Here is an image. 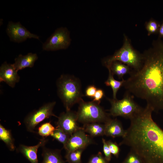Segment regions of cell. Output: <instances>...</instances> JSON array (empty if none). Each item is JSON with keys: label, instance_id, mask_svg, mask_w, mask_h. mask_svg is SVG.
I'll return each instance as SVG.
<instances>
[{"label": "cell", "instance_id": "ac0fdd59", "mask_svg": "<svg viewBox=\"0 0 163 163\" xmlns=\"http://www.w3.org/2000/svg\"><path fill=\"white\" fill-rule=\"evenodd\" d=\"M86 133L93 137L105 135V125L100 123H92L84 124L82 127Z\"/></svg>", "mask_w": 163, "mask_h": 163}, {"label": "cell", "instance_id": "cb8c5ba5", "mask_svg": "<svg viewBox=\"0 0 163 163\" xmlns=\"http://www.w3.org/2000/svg\"><path fill=\"white\" fill-rule=\"evenodd\" d=\"M160 24L156 20L151 19L145 24V27L149 36L158 33Z\"/></svg>", "mask_w": 163, "mask_h": 163}, {"label": "cell", "instance_id": "7c38bea8", "mask_svg": "<svg viewBox=\"0 0 163 163\" xmlns=\"http://www.w3.org/2000/svg\"><path fill=\"white\" fill-rule=\"evenodd\" d=\"M18 71L13 64H8L5 62L0 67V82H5L9 86L13 88L20 80Z\"/></svg>", "mask_w": 163, "mask_h": 163}, {"label": "cell", "instance_id": "8fae6325", "mask_svg": "<svg viewBox=\"0 0 163 163\" xmlns=\"http://www.w3.org/2000/svg\"><path fill=\"white\" fill-rule=\"evenodd\" d=\"M58 118L57 126L70 136L81 128L77 123L76 112L71 110L61 113Z\"/></svg>", "mask_w": 163, "mask_h": 163}, {"label": "cell", "instance_id": "4fadbf2b", "mask_svg": "<svg viewBox=\"0 0 163 163\" xmlns=\"http://www.w3.org/2000/svg\"><path fill=\"white\" fill-rule=\"evenodd\" d=\"M47 141V139L43 137L37 145L34 146H28L21 144L18 150L31 163H39L37 156L38 150L40 147H43Z\"/></svg>", "mask_w": 163, "mask_h": 163}, {"label": "cell", "instance_id": "603a6c76", "mask_svg": "<svg viewBox=\"0 0 163 163\" xmlns=\"http://www.w3.org/2000/svg\"><path fill=\"white\" fill-rule=\"evenodd\" d=\"M56 128L50 122H46L42 124L39 127L38 133L40 135L44 138L51 136Z\"/></svg>", "mask_w": 163, "mask_h": 163}, {"label": "cell", "instance_id": "ffe728a7", "mask_svg": "<svg viewBox=\"0 0 163 163\" xmlns=\"http://www.w3.org/2000/svg\"><path fill=\"white\" fill-rule=\"evenodd\" d=\"M123 79L120 81L115 80L113 77V75L110 72H109V75L107 80L105 82V84L107 86H110L112 90L113 98L117 99V94L119 90L123 86L124 82Z\"/></svg>", "mask_w": 163, "mask_h": 163}, {"label": "cell", "instance_id": "4dcf8cb0", "mask_svg": "<svg viewBox=\"0 0 163 163\" xmlns=\"http://www.w3.org/2000/svg\"><path fill=\"white\" fill-rule=\"evenodd\" d=\"M158 33L159 37H163V20L162 23L160 24L158 30Z\"/></svg>", "mask_w": 163, "mask_h": 163}, {"label": "cell", "instance_id": "8992f818", "mask_svg": "<svg viewBox=\"0 0 163 163\" xmlns=\"http://www.w3.org/2000/svg\"><path fill=\"white\" fill-rule=\"evenodd\" d=\"M111 104L110 115L113 117L120 116L130 120L141 109L134 100V96L126 91L120 100L108 99Z\"/></svg>", "mask_w": 163, "mask_h": 163}, {"label": "cell", "instance_id": "2e32d148", "mask_svg": "<svg viewBox=\"0 0 163 163\" xmlns=\"http://www.w3.org/2000/svg\"><path fill=\"white\" fill-rule=\"evenodd\" d=\"M42 155L43 160L41 163H65L59 150L43 147Z\"/></svg>", "mask_w": 163, "mask_h": 163}, {"label": "cell", "instance_id": "9c48e42d", "mask_svg": "<svg viewBox=\"0 0 163 163\" xmlns=\"http://www.w3.org/2000/svg\"><path fill=\"white\" fill-rule=\"evenodd\" d=\"M94 143L93 138L86 134L81 127L70 136L63 147L66 152H69L78 149H85L89 145Z\"/></svg>", "mask_w": 163, "mask_h": 163}, {"label": "cell", "instance_id": "484cf974", "mask_svg": "<svg viewBox=\"0 0 163 163\" xmlns=\"http://www.w3.org/2000/svg\"><path fill=\"white\" fill-rule=\"evenodd\" d=\"M88 163H109L101 152L92 155L89 158Z\"/></svg>", "mask_w": 163, "mask_h": 163}, {"label": "cell", "instance_id": "d4e9b609", "mask_svg": "<svg viewBox=\"0 0 163 163\" xmlns=\"http://www.w3.org/2000/svg\"><path fill=\"white\" fill-rule=\"evenodd\" d=\"M122 163H143V162L138 155L130 150Z\"/></svg>", "mask_w": 163, "mask_h": 163}, {"label": "cell", "instance_id": "4316f807", "mask_svg": "<svg viewBox=\"0 0 163 163\" xmlns=\"http://www.w3.org/2000/svg\"><path fill=\"white\" fill-rule=\"evenodd\" d=\"M110 148V152L115 157L118 158L120 153V148L118 145L115 142H113L110 140L107 141Z\"/></svg>", "mask_w": 163, "mask_h": 163}, {"label": "cell", "instance_id": "30bf717a", "mask_svg": "<svg viewBox=\"0 0 163 163\" xmlns=\"http://www.w3.org/2000/svg\"><path fill=\"white\" fill-rule=\"evenodd\" d=\"M6 32L10 40L12 41L19 43L24 41L28 38H33L39 40L37 35L31 33L19 22H8Z\"/></svg>", "mask_w": 163, "mask_h": 163}, {"label": "cell", "instance_id": "3957f363", "mask_svg": "<svg viewBox=\"0 0 163 163\" xmlns=\"http://www.w3.org/2000/svg\"><path fill=\"white\" fill-rule=\"evenodd\" d=\"M57 93L66 110H71L75 104L82 100L81 85L79 79L68 75H61L58 79Z\"/></svg>", "mask_w": 163, "mask_h": 163}, {"label": "cell", "instance_id": "52a82bcc", "mask_svg": "<svg viewBox=\"0 0 163 163\" xmlns=\"http://www.w3.org/2000/svg\"><path fill=\"white\" fill-rule=\"evenodd\" d=\"M55 101L46 103L38 109L33 111L25 117L24 122L27 130L33 132L36 126L45 119L51 116L58 118L53 112Z\"/></svg>", "mask_w": 163, "mask_h": 163}, {"label": "cell", "instance_id": "f546056e", "mask_svg": "<svg viewBox=\"0 0 163 163\" xmlns=\"http://www.w3.org/2000/svg\"><path fill=\"white\" fill-rule=\"evenodd\" d=\"M104 95V91L102 89H97L92 101L100 104Z\"/></svg>", "mask_w": 163, "mask_h": 163}, {"label": "cell", "instance_id": "277c9868", "mask_svg": "<svg viewBox=\"0 0 163 163\" xmlns=\"http://www.w3.org/2000/svg\"><path fill=\"white\" fill-rule=\"evenodd\" d=\"M123 36L122 46L113 55L104 59L103 64L108 69L113 62L118 61L128 66L133 70H138L142 64V54L140 53L133 47L130 40L125 34Z\"/></svg>", "mask_w": 163, "mask_h": 163}, {"label": "cell", "instance_id": "5b68a950", "mask_svg": "<svg viewBox=\"0 0 163 163\" xmlns=\"http://www.w3.org/2000/svg\"><path fill=\"white\" fill-rule=\"evenodd\" d=\"M76 112L78 121L84 124L92 123H104L110 118L100 105V104L92 101L86 102L83 99L79 103Z\"/></svg>", "mask_w": 163, "mask_h": 163}, {"label": "cell", "instance_id": "83f0119b", "mask_svg": "<svg viewBox=\"0 0 163 163\" xmlns=\"http://www.w3.org/2000/svg\"><path fill=\"white\" fill-rule=\"evenodd\" d=\"M102 140L103 144V151L104 155V157L107 161L109 162L111 160L112 154L107 141L103 138H102Z\"/></svg>", "mask_w": 163, "mask_h": 163}, {"label": "cell", "instance_id": "7402d4cb", "mask_svg": "<svg viewBox=\"0 0 163 163\" xmlns=\"http://www.w3.org/2000/svg\"><path fill=\"white\" fill-rule=\"evenodd\" d=\"M51 136L54 139L62 143L64 147L70 136L66 133L61 128L57 126Z\"/></svg>", "mask_w": 163, "mask_h": 163}, {"label": "cell", "instance_id": "e0dca14e", "mask_svg": "<svg viewBox=\"0 0 163 163\" xmlns=\"http://www.w3.org/2000/svg\"><path fill=\"white\" fill-rule=\"evenodd\" d=\"M108 69L113 75H116L122 79L124 75L129 74L132 70L128 66L118 61L113 62Z\"/></svg>", "mask_w": 163, "mask_h": 163}, {"label": "cell", "instance_id": "6da1fadb", "mask_svg": "<svg viewBox=\"0 0 163 163\" xmlns=\"http://www.w3.org/2000/svg\"><path fill=\"white\" fill-rule=\"evenodd\" d=\"M140 68L132 70L123 86L133 96L145 100L156 113L163 110V41L158 37L142 54Z\"/></svg>", "mask_w": 163, "mask_h": 163}, {"label": "cell", "instance_id": "ba28073f", "mask_svg": "<svg viewBox=\"0 0 163 163\" xmlns=\"http://www.w3.org/2000/svg\"><path fill=\"white\" fill-rule=\"evenodd\" d=\"M69 33L66 28L57 29L43 44L46 51H55L67 48L70 43Z\"/></svg>", "mask_w": 163, "mask_h": 163}, {"label": "cell", "instance_id": "44dd1931", "mask_svg": "<svg viewBox=\"0 0 163 163\" xmlns=\"http://www.w3.org/2000/svg\"><path fill=\"white\" fill-rule=\"evenodd\" d=\"M85 149H78L71 152H66L65 156L68 163H82L81 157Z\"/></svg>", "mask_w": 163, "mask_h": 163}, {"label": "cell", "instance_id": "9a60e30c", "mask_svg": "<svg viewBox=\"0 0 163 163\" xmlns=\"http://www.w3.org/2000/svg\"><path fill=\"white\" fill-rule=\"evenodd\" d=\"M38 58L36 53H30L24 55L20 54L15 58L13 64L18 71L26 68L33 67Z\"/></svg>", "mask_w": 163, "mask_h": 163}, {"label": "cell", "instance_id": "5bb4252c", "mask_svg": "<svg viewBox=\"0 0 163 163\" xmlns=\"http://www.w3.org/2000/svg\"><path fill=\"white\" fill-rule=\"evenodd\" d=\"M105 135L113 138L124 137L126 134V130L124 129L120 121L117 119L110 118L104 123Z\"/></svg>", "mask_w": 163, "mask_h": 163}, {"label": "cell", "instance_id": "f1b7e54d", "mask_svg": "<svg viewBox=\"0 0 163 163\" xmlns=\"http://www.w3.org/2000/svg\"><path fill=\"white\" fill-rule=\"evenodd\" d=\"M97 90V88L94 85L88 86L85 90V96L91 98H94Z\"/></svg>", "mask_w": 163, "mask_h": 163}, {"label": "cell", "instance_id": "7a4b0ae2", "mask_svg": "<svg viewBox=\"0 0 163 163\" xmlns=\"http://www.w3.org/2000/svg\"><path fill=\"white\" fill-rule=\"evenodd\" d=\"M153 111L147 105L130 119L119 145L130 147L143 163H163V130L153 120Z\"/></svg>", "mask_w": 163, "mask_h": 163}, {"label": "cell", "instance_id": "d6986e66", "mask_svg": "<svg viewBox=\"0 0 163 163\" xmlns=\"http://www.w3.org/2000/svg\"><path fill=\"white\" fill-rule=\"evenodd\" d=\"M0 139L6 144L9 150L13 151L15 149L14 140L10 130L6 129L0 124Z\"/></svg>", "mask_w": 163, "mask_h": 163}]
</instances>
